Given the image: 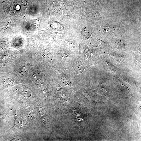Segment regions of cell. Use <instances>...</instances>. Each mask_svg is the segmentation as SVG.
I'll return each instance as SVG.
<instances>
[{"label": "cell", "instance_id": "obj_1", "mask_svg": "<svg viewBox=\"0 0 141 141\" xmlns=\"http://www.w3.org/2000/svg\"><path fill=\"white\" fill-rule=\"evenodd\" d=\"M51 27L54 29L57 30H62L63 29V27L59 22L53 21L51 24Z\"/></svg>", "mask_w": 141, "mask_h": 141}, {"label": "cell", "instance_id": "obj_3", "mask_svg": "<svg viewBox=\"0 0 141 141\" xmlns=\"http://www.w3.org/2000/svg\"><path fill=\"white\" fill-rule=\"evenodd\" d=\"M82 36L85 38H89L90 36V33L88 31L85 29L83 30L82 32Z\"/></svg>", "mask_w": 141, "mask_h": 141}, {"label": "cell", "instance_id": "obj_2", "mask_svg": "<svg viewBox=\"0 0 141 141\" xmlns=\"http://www.w3.org/2000/svg\"><path fill=\"white\" fill-rule=\"evenodd\" d=\"M20 73L22 75H25L27 72V69L26 67L24 66H22L20 68Z\"/></svg>", "mask_w": 141, "mask_h": 141}]
</instances>
